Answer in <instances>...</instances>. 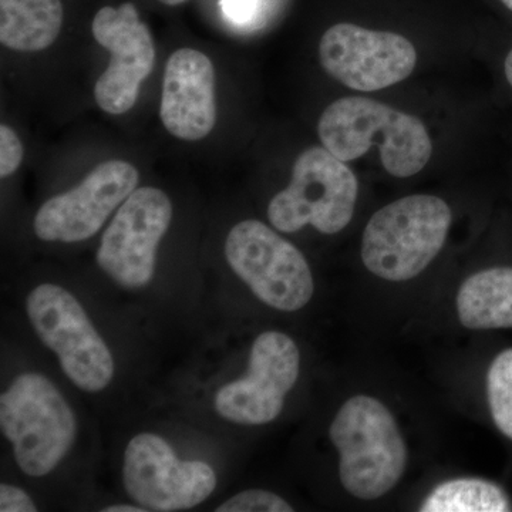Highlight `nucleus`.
I'll return each mask as SVG.
<instances>
[{"instance_id":"1","label":"nucleus","mask_w":512,"mask_h":512,"mask_svg":"<svg viewBox=\"0 0 512 512\" xmlns=\"http://www.w3.org/2000/svg\"><path fill=\"white\" fill-rule=\"evenodd\" d=\"M318 133L323 147L345 163L376 146L383 167L397 178L419 174L433 153L419 117L367 97H343L330 104L320 116Z\"/></svg>"},{"instance_id":"2","label":"nucleus","mask_w":512,"mask_h":512,"mask_svg":"<svg viewBox=\"0 0 512 512\" xmlns=\"http://www.w3.org/2000/svg\"><path fill=\"white\" fill-rule=\"evenodd\" d=\"M330 441L339 453L343 487L360 500H376L393 490L407 467V447L393 414L366 394L340 407L330 424Z\"/></svg>"},{"instance_id":"3","label":"nucleus","mask_w":512,"mask_h":512,"mask_svg":"<svg viewBox=\"0 0 512 512\" xmlns=\"http://www.w3.org/2000/svg\"><path fill=\"white\" fill-rule=\"evenodd\" d=\"M451 214L447 202L434 195H410L386 205L367 222L362 261L384 281H410L440 254Z\"/></svg>"},{"instance_id":"4","label":"nucleus","mask_w":512,"mask_h":512,"mask_svg":"<svg viewBox=\"0 0 512 512\" xmlns=\"http://www.w3.org/2000/svg\"><path fill=\"white\" fill-rule=\"evenodd\" d=\"M0 429L12 443L20 470L45 477L76 441V414L52 380L23 373L0 396Z\"/></svg>"},{"instance_id":"5","label":"nucleus","mask_w":512,"mask_h":512,"mask_svg":"<svg viewBox=\"0 0 512 512\" xmlns=\"http://www.w3.org/2000/svg\"><path fill=\"white\" fill-rule=\"evenodd\" d=\"M357 194L359 183L345 161L325 147H311L296 158L288 187L269 202V222L286 234L306 225L338 234L352 221Z\"/></svg>"},{"instance_id":"6","label":"nucleus","mask_w":512,"mask_h":512,"mask_svg":"<svg viewBox=\"0 0 512 512\" xmlns=\"http://www.w3.org/2000/svg\"><path fill=\"white\" fill-rule=\"evenodd\" d=\"M26 312L70 382L87 393L109 386L116 370L113 355L72 293L55 284L36 286L26 299Z\"/></svg>"},{"instance_id":"7","label":"nucleus","mask_w":512,"mask_h":512,"mask_svg":"<svg viewBox=\"0 0 512 512\" xmlns=\"http://www.w3.org/2000/svg\"><path fill=\"white\" fill-rule=\"evenodd\" d=\"M225 258L256 298L276 311H301L311 302L315 282L308 261L264 222L235 225L225 241Z\"/></svg>"},{"instance_id":"8","label":"nucleus","mask_w":512,"mask_h":512,"mask_svg":"<svg viewBox=\"0 0 512 512\" xmlns=\"http://www.w3.org/2000/svg\"><path fill=\"white\" fill-rule=\"evenodd\" d=\"M123 484L131 500L147 511H185L214 493L217 474L207 463L178 458L163 437L141 433L124 451Z\"/></svg>"},{"instance_id":"9","label":"nucleus","mask_w":512,"mask_h":512,"mask_svg":"<svg viewBox=\"0 0 512 512\" xmlns=\"http://www.w3.org/2000/svg\"><path fill=\"white\" fill-rule=\"evenodd\" d=\"M173 220V202L154 187L137 188L101 238L96 261L117 285L141 289L156 274L157 249Z\"/></svg>"},{"instance_id":"10","label":"nucleus","mask_w":512,"mask_h":512,"mask_svg":"<svg viewBox=\"0 0 512 512\" xmlns=\"http://www.w3.org/2000/svg\"><path fill=\"white\" fill-rule=\"evenodd\" d=\"M301 372L295 340L282 332L261 333L252 343L247 375L225 384L215 396L222 419L262 426L278 419Z\"/></svg>"},{"instance_id":"11","label":"nucleus","mask_w":512,"mask_h":512,"mask_svg":"<svg viewBox=\"0 0 512 512\" xmlns=\"http://www.w3.org/2000/svg\"><path fill=\"white\" fill-rule=\"evenodd\" d=\"M323 70L357 92H377L406 80L417 63L407 37L377 32L352 23L326 30L319 45Z\"/></svg>"},{"instance_id":"12","label":"nucleus","mask_w":512,"mask_h":512,"mask_svg":"<svg viewBox=\"0 0 512 512\" xmlns=\"http://www.w3.org/2000/svg\"><path fill=\"white\" fill-rule=\"evenodd\" d=\"M137 168L104 161L73 190L50 198L35 217L36 237L46 242H82L94 237L111 214L137 190Z\"/></svg>"},{"instance_id":"13","label":"nucleus","mask_w":512,"mask_h":512,"mask_svg":"<svg viewBox=\"0 0 512 512\" xmlns=\"http://www.w3.org/2000/svg\"><path fill=\"white\" fill-rule=\"evenodd\" d=\"M93 36L110 52L109 67L94 86L97 106L113 116L127 113L156 63L153 35L136 6L127 2L120 8H101L93 19Z\"/></svg>"},{"instance_id":"14","label":"nucleus","mask_w":512,"mask_h":512,"mask_svg":"<svg viewBox=\"0 0 512 512\" xmlns=\"http://www.w3.org/2000/svg\"><path fill=\"white\" fill-rule=\"evenodd\" d=\"M160 117L171 136L184 141L207 137L217 121L215 72L200 50L180 49L165 66Z\"/></svg>"},{"instance_id":"15","label":"nucleus","mask_w":512,"mask_h":512,"mask_svg":"<svg viewBox=\"0 0 512 512\" xmlns=\"http://www.w3.org/2000/svg\"><path fill=\"white\" fill-rule=\"evenodd\" d=\"M457 313L467 329L512 328V268L484 269L466 279L458 291Z\"/></svg>"},{"instance_id":"16","label":"nucleus","mask_w":512,"mask_h":512,"mask_svg":"<svg viewBox=\"0 0 512 512\" xmlns=\"http://www.w3.org/2000/svg\"><path fill=\"white\" fill-rule=\"evenodd\" d=\"M62 26V0H0V42L16 52H42Z\"/></svg>"},{"instance_id":"17","label":"nucleus","mask_w":512,"mask_h":512,"mask_svg":"<svg viewBox=\"0 0 512 512\" xmlns=\"http://www.w3.org/2000/svg\"><path fill=\"white\" fill-rule=\"evenodd\" d=\"M510 497L491 481L458 478L437 485L421 504V512H505L511 511Z\"/></svg>"},{"instance_id":"18","label":"nucleus","mask_w":512,"mask_h":512,"mask_svg":"<svg viewBox=\"0 0 512 512\" xmlns=\"http://www.w3.org/2000/svg\"><path fill=\"white\" fill-rule=\"evenodd\" d=\"M487 397L495 427L512 441V348L501 352L491 363Z\"/></svg>"},{"instance_id":"19","label":"nucleus","mask_w":512,"mask_h":512,"mask_svg":"<svg viewBox=\"0 0 512 512\" xmlns=\"http://www.w3.org/2000/svg\"><path fill=\"white\" fill-rule=\"evenodd\" d=\"M217 512H291L292 505L278 494L266 490L242 491L229 498Z\"/></svg>"},{"instance_id":"20","label":"nucleus","mask_w":512,"mask_h":512,"mask_svg":"<svg viewBox=\"0 0 512 512\" xmlns=\"http://www.w3.org/2000/svg\"><path fill=\"white\" fill-rule=\"evenodd\" d=\"M25 148L18 134L6 124L0 126V177L15 174L22 164Z\"/></svg>"},{"instance_id":"21","label":"nucleus","mask_w":512,"mask_h":512,"mask_svg":"<svg viewBox=\"0 0 512 512\" xmlns=\"http://www.w3.org/2000/svg\"><path fill=\"white\" fill-rule=\"evenodd\" d=\"M0 511L2 512H36V504L30 495L15 485H0Z\"/></svg>"},{"instance_id":"22","label":"nucleus","mask_w":512,"mask_h":512,"mask_svg":"<svg viewBox=\"0 0 512 512\" xmlns=\"http://www.w3.org/2000/svg\"><path fill=\"white\" fill-rule=\"evenodd\" d=\"M262 0H222L225 15L238 25L254 22Z\"/></svg>"},{"instance_id":"23","label":"nucleus","mask_w":512,"mask_h":512,"mask_svg":"<svg viewBox=\"0 0 512 512\" xmlns=\"http://www.w3.org/2000/svg\"><path fill=\"white\" fill-rule=\"evenodd\" d=\"M103 512H146V508L141 507V505H138V507H134V505L130 504H120V505H109V507L103 508L101 510Z\"/></svg>"},{"instance_id":"24","label":"nucleus","mask_w":512,"mask_h":512,"mask_svg":"<svg viewBox=\"0 0 512 512\" xmlns=\"http://www.w3.org/2000/svg\"><path fill=\"white\" fill-rule=\"evenodd\" d=\"M505 76H507L508 83L512 87V50L508 53L507 59H505Z\"/></svg>"},{"instance_id":"25","label":"nucleus","mask_w":512,"mask_h":512,"mask_svg":"<svg viewBox=\"0 0 512 512\" xmlns=\"http://www.w3.org/2000/svg\"><path fill=\"white\" fill-rule=\"evenodd\" d=\"M160 2L167 6H178L183 5L187 0H160Z\"/></svg>"},{"instance_id":"26","label":"nucleus","mask_w":512,"mask_h":512,"mask_svg":"<svg viewBox=\"0 0 512 512\" xmlns=\"http://www.w3.org/2000/svg\"><path fill=\"white\" fill-rule=\"evenodd\" d=\"M508 9L512 10V0H501Z\"/></svg>"}]
</instances>
